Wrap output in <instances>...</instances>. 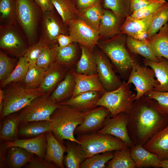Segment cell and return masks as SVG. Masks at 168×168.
Here are the masks:
<instances>
[{
	"label": "cell",
	"instance_id": "11a10c76",
	"mask_svg": "<svg viewBox=\"0 0 168 168\" xmlns=\"http://www.w3.org/2000/svg\"><path fill=\"white\" fill-rule=\"evenodd\" d=\"M7 147L6 143L2 144L0 150V168H7L6 164Z\"/></svg>",
	"mask_w": 168,
	"mask_h": 168
},
{
	"label": "cell",
	"instance_id": "484cf974",
	"mask_svg": "<svg viewBox=\"0 0 168 168\" xmlns=\"http://www.w3.org/2000/svg\"><path fill=\"white\" fill-rule=\"evenodd\" d=\"M130 154L137 168L160 167L161 159L158 156L141 145H134L130 148Z\"/></svg>",
	"mask_w": 168,
	"mask_h": 168
},
{
	"label": "cell",
	"instance_id": "ee69618b",
	"mask_svg": "<svg viewBox=\"0 0 168 168\" xmlns=\"http://www.w3.org/2000/svg\"><path fill=\"white\" fill-rule=\"evenodd\" d=\"M58 45L56 44L46 48L39 56L36 65L46 71L56 61V50Z\"/></svg>",
	"mask_w": 168,
	"mask_h": 168
},
{
	"label": "cell",
	"instance_id": "9a60e30c",
	"mask_svg": "<svg viewBox=\"0 0 168 168\" xmlns=\"http://www.w3.org/2000/svg\"><path fill=\"white\" fill-rule=\"evenodd\" d=\"M110 114L109 110L102 106L82 112L83 120L77 127L74 134L82 135L96 132L101 128L105 119Z\"/></svg>",
	"mask_w": 168,
	"mask_h": 168
},
{
	"label": "cell",
	"instance_id": "8d00e7d4",
	"mask_svg": "<svg viewBox=\"0 0 168 168\" xmlns=\"http://www.w3.org/2000/svg\"><path fill=\"white\" fill-rule=\"evenodd\" d=\"M30 63L24 56L19 58L16 65L10 75L6 79L0 82L2 88L9 84L15 83L23 81L28 71Z\"/></svg>",
	"mask_w": 168,
	"mask_h": 168
},
{
	"label": "cell",
	"instance_id": "cb8c5ba5",
	"mask_svg": "<svg viewBox=\"0 0 168 168\" xmlns=\"http://www.w3.org/2000/svg\"><path fill=\"white\" fill-rule=\"evenodd\" d=\"M144 65L148 67L153 71L158 84L153 91H168V59L162 58L158 62H154L142 58Z\"/></svg>",
	"mask_w": 168,
	"mask_h": 168
},
{
	"label": "cell",
	"instance_id": "7dc6e473",
	"mask_svg": "<svg viewBox=\"0 0 168 168\" xmlns=\"http://www.w3.org/2000/svg\"><path fill=\"white\" fill-rule=\"evenodd\" d=\"M166 2L165 0H158L133 12L130 16L136 19L146 18L155 13Z\"/></svg>",
	"mask_w": 168,
	"mask_h": 168
},
{
	"label": "cell",
	"instance_id": "30bf717a",
	"mask_svg": "<svg viewBox=\"0 0 168 168\" xmlns=\"http://www.w3.org/2000/svg\"><path fill=\"white\" fill-rule=\"evenodd\" d=\"M69 35L74 43H77L93 52L99 42V31L78 17L67 24Z\"/></svg>",
	"mask_w": 168,
	"mask_h": 168
},
{
	"label": "cell",
	"instance_id": "277c9868",
	"mask_svg": "<svg viewBox=\"0 0 168 168\" xmlns=\"http://www.w3.org/2000/svg\"><path fill=\"white\" fill-rule=\"evenodd\" d=\"M17 24L26 36L30 45L38 41L40 24L43 12L33 0H15Z\"/></svg>",
	"mask_w": 168,
	"mask_h": 168
},
{
	"label": "cell",
	"instance_id": "7a4b0ae2",
	"mask_svg": "<svg viewBox=\"0 0 168 168\" xmlns=\"http://www.w3.org/2000/svg\"><path fill=\"white\" fill-rule=\"evenodd\" d=\"M59 105L50 117L52 132L63 144L67 140L80 144L74 136V132L83 120L82 112L68 105Z\"/></svg>",
	"mask_w": 168,
	"mask_h": 168
},
{
	"label": "cell",
	"instance_id": "ffe728a7",
	"mask_svg": "<svg viewBox=\"0 0 168 168\" xmlns=\"http://www.w3.org/2000/svg\"><path fill=\"white\" fill-rule=\"evenodd\" d=\"M47 146L44 159L47 161L54 164L57 167L64 168L63 158L67 147L60 142L53 132L46 133Z\"/></svg>",
	"mask_w": 168,
	"mask_h": 168
},
{
	"label": "cell",
	"instance_id": "9f6ffc18",
	"mask_svg": "<svg viewBox=\"0 0 168 168\" xmlns=\"http://www.w3.org/2000/svg\"><path fill=\"white\" fill-rule=\"evenodd\" d=\"M5 97V91L1 88L0 89V113L2 111Z\"/></svg>",
	"mask_w": 168,
	"mask_h": 168
},
{
	"label": "cell",
	"instance_id": "2e32d148",
	"mask_svg": "<svg viewBox=\"0 0 168 168\" xmlns=\"http://www.w3.org/2000/svg\"><path fill=\"white\" fill-rule=\"evenodd\" d=\"M154 14L141 19H134L130 15L127 16L121 27L120 34H125L133 38L147 42V31Z\"/></svg>",
	"mask_w": 168,
	"mask_h": 168
},
{
	"label": "cell",
	"instance_id": "f5cc1de1",
	"mask_svg": "<svg viewBox=\"0 0 168 168\" xmlns=\"http://www.w3.org/2000/svg\"><path fill=\"white\" fill-rule=\"evenodd\" d=\"M41 9L43 12L54 9L52 0H33Z\"/></svg>",
	"mask_w": 168,
	"mask_h": 168
},
{
	"label": "cell",
	"instance_id": "60d3db41",
	"mask_svg": "<svg viewBox=\"0 0 168 168\" xmlns=\"http://www.w3.org/2000/svg\"><path fill=\"white\" fill-rule=\"evenodd\" d=\"M0 25L16 24L15 0H0Z\"/></svg>",
	"mask_w": 168,
	"mask_h": 168
},
{
	"label": "cell",
	"instance_id": "f35d334b",
	"mask_svg": "<svg viewBox=\"0 0 168 168\" xmlns=\"http://www.w3.org/2000/svg\"><path fill=\"white\" fill-rule=\"evenodd\" d=\"M20 122L19 114L6 119L3 121L0 130L1 139L9 141L16 139L18 135Z\"/></svg>",
	"mask_w": 168,
	"mask_h": 168
},
{
	"label": "cell",
	"instance_id": "e575fe53",
	"mask_svg": "<svg viewBox=\"0 0 168 168\" xmlns=\"http://www.w3.org/2000/svg\"><path fill=\"white\" fill-rule=\"evenodd\" d=\"M45 71L36 64H30L22 85L26 88H35L40 87L44 79Z\"/></svg>",
	"mask_w": 168,
	"mask_h": 168
},
{
	"label": "cell",
	"instance_id": "44dd1931",
	"mask_svg": "<svg viewBox=\"0 0 168 168\" xmlns=\"http://www.w3.org/2000/svg\"><path fill=\"white\" fill-rule=\"evenodd\" d=\"M45 133L26 139H16L5 142L7 147L17 146L25 149L37 156L44 158L46 150L47 140Z\"/></svg>",
	"mask_w": 168,
	"mask_h": 168
},
{
	"label": "cell",
	"instance_id": "603a6c76",
	"mask_svg": "<svg viewBox=\"0 0 168 168\" xmlns=\"http://www.w3.org/2000/svg\"><path fill=\"white\" fill-rule=\"evenodd\" d=\"M158 32L147 39V43L159 60L163 57L168 59V23Z\"/></svg>",
	"mask_w": 168,
	"mask_h": 168
},
{
	"label": "cell",
	"instance_id": "e0dca14e",
	"mask_svg": "<svg viewBox=\"0 0 168 168\" xmlns=\"http://www.w3.org/2000/svg\"><path fill=\"white\" fill-rule=\"evenodd\" d=\"M125 19L110 10L104 9L98 29L100 38L109 39L120 34Z\"/></svg>",
	"mask_w": 168,
	"mask_h": 168
},
{
	"label": "cell",
	"instance_id": "b9f144b4",
	"mask_svg": "<svg viewBox=\"0 0 168 168\" xmlns=\"http://www.w3.org/2000/svg\"><path fill=\"white\" fill-rule=\"evenodd\" d=\"M114 151L96 154L86 158L80 168H105L107 162L113 157Z\"/></svg>",
	"mask_w": 168,
	"mask_h": 168
},
{
	"label": "cell",
	"instance_id": "4fadbf2b",
	"mask_svg": "<svg viewBox=\"0 0 168 168\" xmlns=\"http://www.w3.org/2000/svg\"><path fill=\"white\" fill-rule=\"evenodd\" d=\"M54 9L43 12L40 24V38L49 46L57 44L59 35H67L68 31L67 26L57 16Z\"/></svg>",
	"mask_w": 168,
	"mask_h": 168
},
{
	"label": "cell",
	"instance_id": "6f0895ef",
	"mask_svg": "<svg viewBox=\"0 0 168 168\" xmlns=\"http://www.w3.org/2000/svg\"><path fill=\"white\" fill-rule=\"evenodd\" d=\"M160 167L168 168V158L161 160L159 162Z\"/></svg>",
	"mask_w": 168,
	"mask_h": 168
},
{
	"label": "cell",
	"instance_id": "83f0119b",
	"mask_svg": "<svg viewBox=\"0 0 168 168\" xmlns=\"http://www.w3.org/2000/svg\"><path fill=\"white\" fill-rule=\"evenodd\" d=\"M75 84L74 77L71 71H69L50 95L51 98L58 104L70 98L73 92Z\"/></svg>",
	"mask_w": 168,
	"mask_h": 168
},
{
	"label": "cell",
	"instance_id": "5b68a950",
	"mask_svg": "<svg viewBox=\"0 0 168 168\" xmlns=\"http://www.w3.org/2000/svg\"><path fill=\"white\" fill-rule=\"evenodd\" d=\"M81 152L86 159L98 153L114 151L127 146L125 143L114 136L97 132L77 135Z\"/></svg>",
	"mask_w": 168,
	"mask_h": 168
},
{
	"label": "cell",
	"instance_id": "7c38bea8",
	"mask_svg": "<svg viewBox=\"0 0 168 168\" xmlns=\"http://www.w3.org/2000/svg\"><path fill=\"white\" fill-rule=\"evenodd\" d=\"M94 50L97 74L105 91L117 89L122 85L123 82L116 74L111 61L101 50L96 49Z\"/></svg>",
	"mask_w": 168,
	"mask_h": 168
},
{
	"label": "cell",
	"instance_id": "5bb4252c",
	"mask_svg": "<svg viewBox=\"0 0 168 168\" xmlns=\"http://www.w3.org/2000/svg\"><path fill=\"white\" fill-rule=\"evenodd\" d=\"M129 114L122 113L114 117L108 116L102 127L96 132L110 134L122 140L130 148L134 146L128 132L127 125Z\"/></svg>",
	"mask_w": 168,
	"mask_h": 168
},
{
	"label": "cell",
	"instance_id": "f907efd6",
	"mask_svg": "<svg viewBox=\"0 0 168 168\" xmlns=\"http://www.w3.org/2000/svg\"><path fill=\"white\" fill-rule=\"evenodd\" d=\"M78 11L84 10L101 4V0H72Z\"/></svg>",
	"mask_w": 168,
	"mask_h": 168
},
{
	"label": "cell",
	"instance_id": "bcb514c9",
	"mask_svg": "<svg viewBox=\"0 0 168 168\" xmlns=\"http://www.w3.org/2000/svg\"><path fill=\"white\" fill-rule=\"evenodd\" d=\"M49 46L40 38L35 44L28 47L23 56L26 58L30 64H36L41 53Z\"/></svg>",
	"mask_w": 168,
	"mask_h": 168
},
{
	"label": "cell",
	"instance_id": "4dcf8cb0",
	"mask_svg": "<svg viewBox=\"0 0 168 168\" xmlns=\"http://www.w3.org/2000/svg\"><path fill=\"white\" fill-rule=\"evenodd\" d=\"M135 164L130 154V148L126 146L114 151L113 158L106 163V168H134Z\"/></svg>",
	"mask_w": 168,
	"mask_h": 168
},
{
	"label": "cell",
	"instance_id": "74e56055",
	"mask_svg": "<svg viewBox=\"0 0 168 168\" xmlns=\"http://www.w3.org/2000/svg\"><path fill=\"white\" fill-rule=\"evenodd\" d=\"M168 21V2H166L155 13L147 32V39L157 33Z\"/></svg>",
	"mask_w": 168,
	"mask_h": 168
},
{
	"label": "cell",
	"instance_id": "ab89813d",
	"mask_svg": "<svg viewBox=\"0 0 168 168\" xmlns=\"http://www.w3.org/2000/svg\"><path fill=\"white\" fill-rule=\"evenodd\" d=\"M77 49L76 45L71 44L63 47L58 45L56 50V61L70 68L76 63Z\"/></svg>",
	"mask_w": 168,
	"mask_h": 168
},
{
	"label": "cell",
	"instance_id": "7402d4cb",
	"mask_svg": "<svg viewBox=\"0 0 168 168\" xmlns=\"http://www.w3.org/2000/svg\"><path fill=\"white\" fill-rule=\"evenodd\" d=\"M70 71L74 77L75 83L74 90L71 97L88 91H105L97 74L87 75L78 73L73 69Z\"/></svg>",
	"mask_w": 168,
	"mask_h": 168
},
{
	"label": "cell",
	"instance_id": "ba28073f",
	"mask_svg": "<svg viewBox=\"0 0 168 168\" xmlns=\"http://www.w3.org/2000/svg\"><path fill=\"white\" fill-rule=\"evenodd\" d=\"M30 46L28 39L17 23L0 26V48L11 55L23 56Z\"/></svg>",
	"mask_w": 168,
	"mask_h": 168
},
{
	"label": "cell",
	"instance_id": "816d5d0a",
	"mask_svg": "<svg viewBox=\"0 0 168 168\" xmlns=\"http://www.w3.org/2000/svg\"><path fill=\"white\" fill-rule=\"evenodd\" d=\"M158 0H131L130 15L133 12L142 9Z\"/></svg>",
	"mask_w": 168,
	"mask_h": 168
},
{
	"label": "cell",
	"instance_id": "d6986e66",
	"mask_svg": "<svg viewBox=\"0 0 168 168\" xmlns=\"http://www.w3.org/2000/svg\"><path fill=\"white\" fill-rule=\"evenodd\" d=\"M104 93L99 91L83 92L58 104L68 105L81 112H84L97 107V103Z\"/></svg>",
	"mask_w": 168,
	"mask_h": 168
},
{
	"label": "cell",
	"instance_id": "6da1fadb",
	"mask_svg": "<svg viewBox=\"0 0 168 168\" xmlns=\"http://www.w3.org/2000/svg\"><path fill=\"white\" fill-rule=\"evenodd\" d=\"M168 124V114L155 100L144 96L133 104L127 129L133 144L143 146Z\"/></svg>",
	"mask_w": 168,
	"mask_h": 168
},
{
	"label": "cell",
	"instance_id": "836d02e7",
	"mask_svg": "<svg viewBox=\"0 0 168 168\" xmlns=\"http://www.w3.org/2000/svg\"><path fill=\"white\" fill-rule=\"evenodd\" d=\"M67 154L64 161L67 168H80L81 163L86 159L81 152L79 144L71 141L67 143Z\"/></svg>",
	"mask_w": 168,
	"mask_h": 168
},
{
	"label": "cell",
	"instance_id": "d6a6232c",
	"mask_svg": "<svg viewBox=\"0 0 168 168\" xmlns=\"http://www.w3.org/2000/svg\"><path fill=\"white\" fill-rule=\"evenodd\" d=\"M54 8L67 26L70 20L78 18L79 11L72 0H52Z\"/></svg>",
	"mask_w": 168,
	"mask_h": 168
},
{
	"label": "cell",
	"instance_id": "db71d44e",
	"mask_svg": "<svg viewBox=\"0 0 168 168\" xmlns=\"http://www.w3.org/2000/svg\"><path fill=\"white\" fill-rule=\"evenodd\" d=\"M57 42L59 47H63L73 43L69 35L60 34L57 39Z\"/></svg>",
	"mask_w": 168,
	"mask_h": 168
},
{
	"label": "cell",
	"instance_id": "3957f363",
	"mask_svg": "<svg viewBox=\"0 0 168 168\" xmlns=\"http://www.w3.org/2000/svg\"><path fill=\"white\" fill-rule=\"evenodd\" d=\"M127 36L125 34H120L111 38L103 40L97 45L117 72L123 77L130 72L136 62L127 48Z\"/></svg>",
	"mask_w": 168,
	"mask_h": 168
},
{
	"label": "cell",
	"instance_id": "7bdbcfd3",
	"mask_svg": "<svg viewBox=\"0 0 168 168\" xmlns=\"http://www.w3.org/2000/svg\"><path fill=\"white\" fill-rule=\"evenodd\" d=\"M131 0H103V6L109 9L118 16L125 18L130 15Z\"/></svg>",
	"mask_w": 168,
	"mask_h": 168
},
{
	"label": "cell",
	"instance_id": "c3c4849f",
	"mask_svg": "<svg viewBox=\"0 0 168 168\" xmlns=\"http://www.w3.org/2000/svg\"><path fill=\"white\" fill-rule=\"evenodd\" d=\"M144 96L155 100L160 109L165 113L168 114V91H151L147 92Z\"/></svg>",
	"mask_w": 168,
	"mask_h": 168
},
{
	"label": "cell",
	"instance_id": "d4e9b609",
	"mask_svg": "<svg viewBox=\"0 0 168 168\" xmlns=\"http://www.w3.org/2000/svg\"><path fill=\"white\" fill-rule=\"evenodd\" d=\"M143 147L157 155L161 160L168 158V124Z\"/></svg>",
	"mask_w": 168,
	"mask_h": 168
},
{
	"label": "cell",
	"instance_id": "9c48e42d",
	"mask_svg": "<svg viewBox=\"0 0 168 168\" xmlns=\"http://www.w3.org/2000/svg\"><path fill=\"white\" fill-rule=\"evenodd\" d=\"M50 95L45 94L38 97L22 109L19 114V125L31 121H51V115L60 105L55 102Z\"/></svg>",
	"mask_w": 168,
	"mask_h": 168
},
{
	"label": "cell",
	"instance_id": "f6af8a7d",
	"mask_svg": "<svg viewBox=\"0 0 168 168\" xmlns=\"http://www.w3.org/2000/svg\"><path fill=\"white\" fill-rule=\"evenodd\" d=\"M17 61L8 56L2 50L0 51V81L7 78L15 68Z\"/></svg>",
	"mask_w": 168,
	"mask_h": 168
},
{
	"label": "cell",
	"instance_id": "52a82bcc",
	"mask_svg": "<svg viewBox=\"0 0 168 168\" xmlns=\"http://www.w3.org/2000/svg\"><path fill=\"white\" fill-rule=\"evenodd\" d=\"M130 85L131 84L123 81L117 89L105 91L98 101L97 106H102L106 108L110 112V117L122 113L129 114L136 96L131 91Z\"/></svg>",
	"mask_w": 168,
	"mask_h": 168
},
{
	"label": "cell",
	"instance_id": "d590c367",
	"mask_svg": "<svg viewBox=\"0 0 168 168\" xmlns=\"http://www.w3.org/2000/svg\"><path fill=\"white\" fill-rule=\"evenodd\" d=\"M104 10L101 4H100L84 10L79 11L78 17L98 31Z\"/></svg>",
	"mask_w": 168,
	"mask_h": 168
},
{
	"label": "cell",
	"instance_id": "1f68e13d",
	"mask_svg": "<svg viewBox=\"0 0 168 168\" xmlns=\"http://www.w3.org/2000/svg\"><path fill=\"white\" fill-rule=\"evenodd\" d=\"M126 45L128 50L131 54L140 55L144 58L154 62H158L160 60L155 55L147 42L127 36Z\"/></svg>",
	"mask_w": 168,
	"mask_h": 168
},
{
	"label": "cell",
	"instance_id": "8992f818",
	"mask_svg": "<svg viewBox=\"0 0 168 168\" xmlns=\"http://www.w3.org/2000/svg\"><path fill=\"white\" fill-rule=\"evenodd\" d=\"M46 94L40 87L29 88L15 84L5 91L1 119L23 109L36 98Z\"/></svg>",
	"mask_w": 168,
	"mask_h": 168
},
{
	"label": "cell",
	"instance_id": "681fc988",
	"mask_svg": "<svg viewBox=\"0 0 168 168\" xmlns=\"http://www.w3.org/2000/svg\"><path fill=\"white\" fill-rule=\"evenodd\" d=\"M37 156L34 157L24 167L26 168H55L57 167L54 163L49 162L45 159Z\"/></svg>",
	"mask_w": 168,
	"mask_h": 168
},
{
	"label": "cell",
	"instance_id": "f1b7e54d",
	"mask_svg": "<svg viewBox=\"0 0 168 168\" xmlns=\"http://www.w3.org/2000/svg\"><path fill=\"white\" fill-rule=\"evenodd\" d=\"M81 54L75 71L78 73L91 75L97 74L96 63L93 52L81 45Z\"/></svg>",
	"mask_w": 168,
	"mask_h": 168
},
{
	"label": "cell",
	"instance_id": "f546056e",
	"mask_svg": "<svg viewBox=\"0 0 168 168\" xmlns=\"http://www.w3.org/2000/svg\"><path fill=\"white\" fill-rule=\"evenodd\" d=\"M19 127L18 135L25 137H35L52 132L51 122L49 121H30L20 125Z\"/></svg>",
	"mask_w": 168,
	"mask_h": 168
},
{
	"label": "cell",
	"instance_id": "4316f807",
	"mask_svg": "<svg viewBox=\"0 0 168 168\" xmlns=\"http://www.w3.org/2000/svg\"><path fill=\"white\" fill-rule=\"evenodd\" d=\"M34 157L33 154L25 149L12 146L7 149V168H20L30 162Z\"/></svg>",
	"mask_w": 168,
	"mask_h": 168
},
{
	"label": "cell",
	"instance_id": "ac0fdd59",
	"mask_svg": "<svg viewBox=\"0 0 168 168\" xmlns=\"http://www.w3.org/2000/svg\"><path fill=\"white\" fill-rule=\"evenodd\" d=\"M69 68L56 61L45 71L44 79L39 87L46 94L50 95L64 78Z\"/></svg>",
	"mask_w": 168,
	"mask_h": 168
},
{
	"label": "cell",
	"instance_id": "8fae6325",
	"mask_svg": "<svg viewBox=\"0 0 168 168\" xmlns=\"http://www.w3.org/2000/svg\"><path fill=\"white\" fill-rule=\"evenodd\" d=\"M153 70L145 65L142 66L136 62L133 64L127 84H133L137 93L135 100L144 96L147 92L153 91L158 84L155 79Z\"/></svg>",
	"mask_w": 168,
	"mask_h": 168
}]
</instances>
